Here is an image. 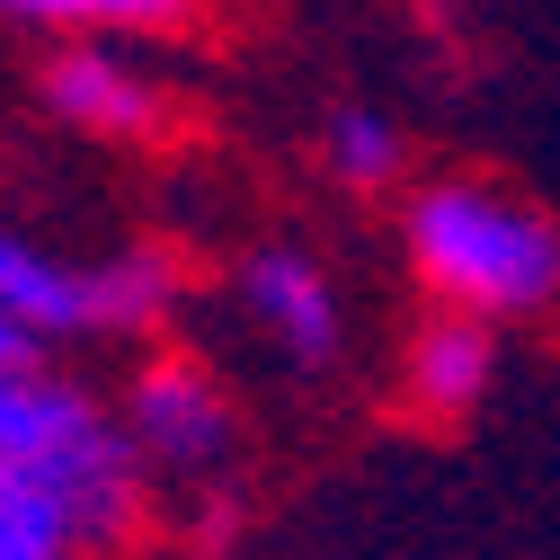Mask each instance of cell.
Wrapping results in <instances>:
<instances>
[{"mask_svg":"<svg viewBox=\"0 0 560 560\" xmlns=\"http://www.w3.org/2000/svg\"><path fill=\"white\" fill-rule=\"evenodd\" d=\"M392 241L428 312H463L489 329L560 320V214L508 178H480V170L409 178Z\"/></svg>","mask_w":560,"mask_h":560,"instance_id":"1","label":"cell"},{"mask_svg":"<svg viewBox=\"0 0 560 560\" xmlns=\"http://www.w3.org/2000/svg\"><path fill=\"white\" fill-rule=\"evenodd\" d=\"M0 463H19V471L54 480L72 499V516L90 534V560H116L152 534V471L133 454L116 400L90 392L54 357L0 365Z\"/></svg>","mask_w":560,"mask_h":560,"instance_id":"2","label":"cell"},{"mask_svg":"<svg viewBox=\"0 0 560 560\" xmlns=\"http://www.w3.org/2000/svg\"><path fill=\"white\" fill-rule=\"evenodd\" d=\"M187 303V258L170 241H125L98 258H72L19 223H0V320L36 338L45 357L81 338H125V347H161Z\"/></svg>","mask_w":560,"mask_h":560,"instance_id":"3","label":"cell"},{"mask_svg":"<svg viewBox=\"0 0 560 560\" xmlns=\"http://www.w3.org/2000/svg\"><path fill=\"white\" fill-rule=\"evenodd\" d=\"M223 294H232V320L249 329L258 357L285 365V374H303V383L338 374L347 347H357L347 285H338V267L312 241H249L223 267Z\"/></svg>","mask_w":560,"mask_h":560,"instance_id":"4","label":"cell"},{"mask_svg":"<svg viewBox=\"0 0 560 560\" xmlns=\"http://www.w3.org/2000/svg\"><path fill=\"white\" fill-rule=\"evenodd\" d=\"M116 418H125L133 454H143V471L187 480V489L223 480L241 454V400L196 347H143L116 383Z\"/></svg>","mask_w":560,"mask_h":560,"instance_id":"5","label":"cell"},{"mask_svg":"<svg viewBox=\"0 0 560 560\" xmlns=\"http://www.w3.org/2000/svg\"><path fill=\"white\" fill-rule=\"evenodd\" d=\"M36 107L62 125V133H81V143H107V152H143V143H170V81L152 72L133 45H45L36 62Z\"/></svg>","mask_w":560,"mask_h":560,"instance_id":"6","label":"cell"},{"mask_svg":"<svg viewBox=\"0 0 560 560\" xmlns=\"http://www.w3.org/2000/svg\"><path fill=\"white\" fill-rule=\"evenodd\" d=\"M499 374H508V329L463 320V312H418V329L400 338L392 400L418 418V428H463V418L489 409Z\"/></svg>","mask_w":560,"mask_h":560,"instance_id":"7","label":"cell"},{"mask_svg":"<svg viewBox=\"0 0 560 560\" xmlns=\"http://www.w3.org/2000/svg\"><path fill=\"white\" fill-rule=\"evenodd\" d=\"M312 161H320V178H329L338 196H357V205L400 196V187L418 178V170H409V133H400V116H392V107H374V98L329 107V116H320V133H312Z\"/></svg>","mask_w":560,"mask_h":560,"instance_id":"8","label":"cell"},{"mask_svg":"<svg viewBox=\"0 0 560 560\" xmlns=\"http://www.w3.org/2000/svg\"><path fill=\"white\" fill-rule=\"evenodd\" d=\"M196 19V0H0V27L45 36V45H143V36H178Z\"/></svg>","mask_w":560,"mask_h":560,"instance_id":"9","label":"cell"},{"mask_svg":"<svg viewBox=\"0 0 560 560\" xmlns=\"http://www.w3.org/2000/svg\"><path fill=\"white\" fill-rule=\"evenodd\" d=\"M0 560H90L72 499L19 463H0Z\"/></svg>","mask_w":560,"mask_h":560,"instance_id":"10","label":"cell"},{"mask_svg":"<svg viewBox=\"0 0 560 560\" xmlns=\"http://www.w3.org/2000/svg\"><path fill=\"white\" fill-rule=\"evenodd\" d=\"M27 357H45V347H36V338H19L10 320H0V365H27Z\"/></svg>","mask_w":560,"mask_h":560,"instance_id":"11","label":"cell"}]
</instances>
